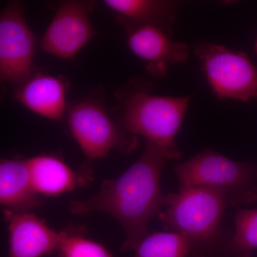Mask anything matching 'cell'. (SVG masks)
I'll return each mask as SVG.
<instances>
[{
	"label": "cell",
	"instance_id": "1",
	"mask_svg": "<svg viewBox=\"0 0 257 257\" xmlns=\"http://www.w3.org/2000/svg\"><path fill=\"white\" fill-rule=\"evenodd\" d=\"M168 160L160 147L147 140L143 155L127 171L117 179L104 180L92 197L71 202V213L101 211L113 216L126 234L121 251H135L148 236L152 218L170 204L171 194L164 195L160 187L161 173Z\"/></svg>",
	"mask_w": 257,
	"mask_h": 257
},
{
	"label": "cell",
	"instance_id": "2",
	"mask_svg": "<svg viewBox=\"0 0 257 257\" xmlns=\"http://www.w3.org/2000/svg\"><path fill=\"white\" fill-rule=\"evenodd\" d=\"M152 84L132 81L116 93L123 130L142 135L160 147L169 160L182 152L176 135L182 126L192 96H166L152 94Z\"/></svg>",
	"mask_w": 257,
	"mask_h": 257
},
{
	"label": "cell",
	"instance_id": "3",
	"mask_svg": "<svg viewBox=\"0 0 257 257\" xmlns=\"http://www.w3.org/2000/svg\"><path fill=\"white\" fill-rule=\"evenodd\" d=\"M227 204L226 193L221 189L190 187L171 194L168 209L159 215L165 226L185 237L192 248L209 246L219 236Z\"/></svg>",
	"mask_w": 257,
	"mask_h": 257
},
{
	"label": "cell",
	"instance_id": "4",
	"mask_svg": "<svg viewBox=\"0 0 257 257\" xmlns=\"http://www.w3.org/2000/svg\"><path fill=\"white\" fill-rule=\"evenodd\" d=\"M180 189L209 187L221 189L232 205L251 204L257 199V166L237 162L218 152L205 150L175 166Z\"/></svg>",
	"mask_w": 257,
	"mask_h": 257
},
{
	"label": "cell",
	"instance_id": "5",
	"mask_svg": "<svg viewBox=\"0 0 257 257\" xmlns=\"http://www.w3.org/2000/svg\"><path fill=\"white\" fill-rule=\"evenodd\" d=\"M67 121L88 160L102 158L114 149L127 155L138 147V137L118 127L104 106L94 99H83L69 105Z\"/></svg>",
	"mask_w": 257,
	"mask_h": 257
},
{
	"label": "cell",
	"instance_id": "6",
	"mask_svg": "<svg viewBox=\"0 0 257 257\" xmlns=\"http://www.w3.org/2000/svg\"><path fill=\"white\" fill-rule=\"evenodd\" d=\"M194 51L208 82L220 99L243 102L256 99L257 67L246 54L212 42H199Z\"/></svg>",
	"mask_w": 257,
	"mask_h": 257
},
{
	"label": "cell",
	"instance_id": "7",
	"mask_svg": "<svg viewBox=\"0 0 257 257\" xmlns=\"http://www.w3.org/2000/svg\"><path fill=\"white\" fill-rule=\"evenodd\" d=\"M24 10L22 2L11 1L0 13V82L16 87L35 72L37 39Z\"/></svg>",
	"mask_w": 257,
	"mask_h": 257
},
{
	"label": "cell",
	"instance_id": "8",
	"mask_svg": "<svg viewBox=\"0 0 257 257\" xmlns=\"http://www.w3.org/2000/svg\"><path fill=\"white\" fill-rule=\"evenodd\" d=\"M94 3L64 2L41 40L42 50L62 60H72L92 40L96 32L89 14Z\"/></svg>",
	"mask_w": 257,
	"mask_h": 257
},
{
	"label": "cell",
	"instance_id": "9",
	"mask_svg": "<svg viewBox=\"0 0 257 257\" xmlns=\"http://www.w3.org/2000/svg\"><path fill=\"white\" fill-rule=\"evenodd\" d=\"M126 32L130 50L147 62V69L155 77H165L170 64L183 63L188 59V45L174 41L156 27H138Z\"/></svg>",
	"mask_w": 257,
	"mask_h": 257
},
{
	"label": "cell",
	"instance_id": "10",
	"mask_svg": "<svg viewBox=\"0 0 257 257\" xmlns=\"http://www.w3.org/2000/svg\"><path fill=\"white\" fill-rule=\"evenodd\" d=\"M10 231L9 257H41L58 249L61 232L31 212L4 211Z\"/></svg>",
	"mask_w": 257,
	"mask_h": 257
},
{
	"label": "cell",
	"instance_id": "11",
	"mask_svg": "<svg viewBox=\"0 0 257 257\" xmlns=\"http://www.w3.org/2000/svg\"><path fill=\"white\" fill-rule=\"evenodd\" d=\"M69 82L62 76L34 72L17 86L15 99L32 112L47 119L62 121L67 111Z\"/></svg>",
	"mask_w": 257,
	"mask_h": 257
},
{
	"label": "cell",
	"instance_id": "12",
	"mask_svg": "<svg viewBox=\"0 0 257 257\" xmlns=\"http://www.w3.org/2000/svg\"><path fill=\"white\" fill-rule=\"evenodd\" d=\"M104 4L114 12L125 31L141 26H153L172 35L179 4L162 0H106Z\"/></svg>",
	"mask_w": 257,
	"mask_h": 257
},
{
	"label": "cell",
	"instance_id": "13",
	"mask_svg": "<svg viewBox=\"0 0 257 257\" xmlns=\"http://www.w3.org/2000/svg\"><path fill=\"white\" fill-rule=\"evenodd\" d=\"M33 188L39 194L57 196L71 192L91 180L90 171L72 170L62 158L43 155L27 159Z\"/></svg>",
	"mask_w": 257,
	"mask_h": 257
},
{
	"label": "cell",
	"instance_id": "14",
	"mask_svg": "<svg viewBox=\"0 0 257 257\" xmlns=\"http://www.w3.org/2000/svg\"><path fill=\"white\" fill-rule=\"evenodd\" d=\"M44 203L32 186L28 161L0 157V205L30 212Z\"/></svg>",
	"mask_w": 257,
	"mask_h": 257
},
{
	"label": "cell",
	"instance_id": "15",
	"mask_svg": "<svg viewBox=\"0 0 257 257\" xmlns=\"http://www.w3.org/2000/svg\"><path fill=\"white\" fill-rule=\"evenodd\" d=\"M192 246L177 232L148 235L135 248V257H188Z\"/></svg>",
	"mask_w": 257,
	"mask_h": 257
},
{
	"label": "cell",
	"instance_id": "16",
	"mask_svg": "<svg viewBox=\"0 0 257 257\" xmlns=\"http://www.w3.org/2000/svg\"><path fill=\"white\" fill-rule=\"evenodd\" d=\"M231 249L236 257H251L257 250V209L239 210L235 216Z\"/></svg>",
	"mask_w": 257,
	"mask_h": 257
},
{
	"label": "cell",
	"instance_id": "17",
	"mask_svg": "<svg viewBox=\"0 0 257 257\" xmlns=\"http://www.w3.org/2000/svg\"><path fill=\"white\" fill-rule=\"evenodd\" d=\"M61 234L58 257H112L101 243L85 237L83 228H69Z\"/></svg>",
	"mask_w": 257,
	"mask_h": 257
},
{
	"label": "cell",
	"instance_id": "18",
	"mask_svg": "<svg viewBox=\"0 0 257 257\" xmlns=\"http://www.w3.org/2000/svg\"><path fill=\"white\" fill-rule=\"evenodd\" d=\"M253 51H254V53L257 55V37L256 39V41H255L254 46H253Z\"/></svg>",
	"mask_w": 257,
	"mask_h": 257
},
{
	"label": "cell",
	"instance_id": "19",
	"mask_svg": "<svg viewBox=\"0 0 257 257\" xmlns=\"http://www.w3.org/2000/svg\"><path fill=\"white\" fill-rule=\"evenodd\" d=\"M202 257H214V256H202Z\"/></svg>",
	"mask_w": 257,
	"mask_h": 257
}]
</instances>
